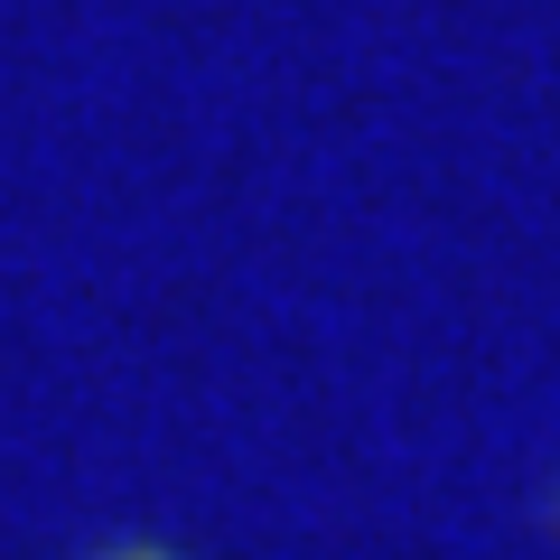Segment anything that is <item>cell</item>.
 <instances>
[{"mask_svg": "<svg viewBox=\"0 0 560 560\" xmlns=\"http://www.w3.org/2000/svg\"><path fill=\"white\" fill-rule=\"evenodd\" d=\"M94 560H168V551H150V541H113V551H94Z\"/></svg>", "mask_w": 560, "mask_h": 560, "instance_id": "1", "label": "cell"}]
</instances>
